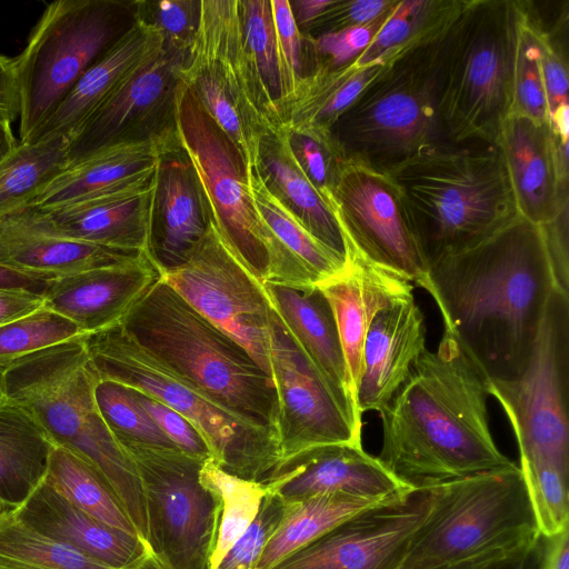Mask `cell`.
I'll use <instances>...</instances> for the list:
<instances>
[{
    "instance_id": "cell-1",
    "label": "cell",
    "mask_w": 569,
    "mask_h": 569,
    "mask_svg": "<svg viewBox=\"0 0 569 569\" xmlns=\"http://www.w3.org/2000/svg\"><path fill=\"white\" fill-rule=\"evenodd\" d=\"M417 286L430 293L445 330L489 380L515 379L556 289L543 226L519 214L431 262Z\"/></svg>"
},
{
    "instance_id": "cell-2",
    "label": "cell",
    "mask_w": 569,
    "mask_h": 569,
    "mask_svg": "<svg viewBox=\"0 0 569 569\" xmlns=\"http://www.w3.org/2000/svg\"><path fill=\"white\" fill-rule=\"evenodd\" d=\"M489 397V379L443 330L437 350L420 355L407 381L379 411L382 446L377 458L412 489L513 466L492 438Z\"/></svg>"
},
{
    "instance_id": "cell-3",
    "label": "cell",
    "mask_w": 569,
    "mask_h": 569,
    "mask_svg": "<svg viewBox=\"0 0 569 569\" xmlns=\"http://www.w3.org/2000/svg\"><path fill=\"white\" fill-rule=\"evenodd\" d=\"M523 0H462L437 42L433 82L446 142L496 144L511 114Z\"/></svg>"
},
{
    "instance_id": "cell-4",
    "label": "cell",
    "mask_w": 569,
    "mask_h": 569,
    "mask_svg": "<svg viewBox=\"0 0 569 569\" xmlns=\"http://www.w3.org/2000/svg\"><path fill=\"white\" fill-rule=\"evenodd\" d=\"M148 353L244 421L277 436L272 378L162 279L119 323Z\"/></svg>"
},
{
    "instance_id": "cell-5",
    "label": "cell",
    "mask_w": 569,
    "mask_h": 569,
    "mask_svg": "<svg viewBox=\"0 0 569 569\" xmlns=\"http://www.w3.org/2000/svg\"><path fill=\"white\" fill-rule=\"evenodd\" d=\"M389 174L427 268L519 216L497 144L445 143Z\"/></svg>"
},
{
    "instance_id": "cell-6",
    "label": "cell",
    "mask_w": 569,
    "mask_h": 569,
    "mask_svg": "<svg viewBox=\"0 0 569 569\" xmlns=\"http://www.w3.org/2000/svg\"><path fill=\"white\" fill-rule=\"evenodd\" d=\"M98 381L83 335H79L0 369V396L28 409L54 446L92 466L132 520L141 477L99 411Z\"/></svg>"
},
{
    "instance_id": "cell-7",
    "label": "cell",
    "mask_w": 569,
    "mask_h": 569,
    "mask_svg": "<svg viewBox=\"0 0 569 569\" xmlns=\"http://www.w3.org/2000/svg\"><path fill=\"white\" fill-rule=\"evenodd\" d=\"M440 37L386 61L338 118L330 137L343 162L390 173L448 143L437 113L433 82Z\"/></svg>"
},
{
    "instance_id": "cell-8",
    "label": "cell",
    "mask_w": 569,
    "mask_h": 569,
    "mask_svg": "<svg viewBox=\"0 0 569 569\" xmlns=\"http://www.w3.org/2000/svg\"><path fill=\"white\" fill-rule=\"evenodd\" d=\"M134 20V1L58 0L47 4L24 49L13 58L21 96V143L29 142Z\"/></svg>"
},
{
    "instance_id": "cell-9",
    "label": "cell",
    "mask_w": 569,
    "mask_h": 569,
    "mask_svg": "<svg viewBox=\"0 0 569 569\" xmlns=\"http://www.w3.org/2000/svg\"><path fill=\"white\" fill-rule=\"evenodd\" d=\"M520 468L437 486L432 509L395 569H433L537 535Z\"/></svg>"
},
{
    "instance_id": "cell-10",
    "label": "cell",
    "mask_w": 569,
    "mask_h": 569,
    "mask_svg": "<svg viewBox=\"0 0 569 569\" xmlns=\"http://www.w3.org/2000/svg\"><path fill=\"white\" fill-rule=\"evenodd\" d=\"M99 379H109L167 405L204 437L212 459L224 466L264 463L280 456L277 436L227 410L142 349L118 323L83 335Z\"/></svg>"
},
{
    "instance_id": "cell-11",
    "label": "cell",
    "mask_w": 569,
    "mask_h": 569,
    "mask_svg": "<svg viewBox=\"0 0 569 569\" xmlns=\"http://www.w3.org/2000/svg\"><path fill=\"white\" fill-rule=\"evenodd\" d=\"M176 127L178 140L204 192L214 228L238 260L263 283L274 238L256 208L249 166L183 80L177 93Z\"/></svg>"
},
{
    "instance_id": "cell-12",
    "label": "cell",
    "mask_w": 569,
    "mask_h": 569,
    "mask_svg": "<svg viewBox=\"0 0 569 569\" xmlns=\"http://www.w3.org/2000/svg\"><path fill=\"white\" fill-rule=\"evenodd\" d=\"M569 296L555 289L529 360L511 380H489L520 458L546 460L569 473Z\"/></svg>"
},
{
    "instance_id": "cell-13",
    "label": "cell",
    "mask_w": 569,
    "mask_h": 569,
    "mask_svg": "<svg viewBox=\"0 0 569 569\" xmlns=\"http://www.w3.org/2000/svg\"><path fill=\"white\" fill-rule=\"evenodd\" d=\"M182 80L209 116L239 114L260 140L282 124L247 49L239 0H201Z\"/></svg>"
},
{
    "instance_id": "cell-14",
    "label": "cell",
    "mask_w": 569,
    "mask_h": 569,
    "mask_svg": "<svg viewBox=\"0 0 569 569\" xmlns=\"http://www.w3.org/2000/svg\"><path fill=\"white\" fill-rule=\"evenodd\" d=\"M161 279L270 376L271 305L262 283L230 251L213 222L190 259Z\"/></svg>"
},
{
    "instance_id": "cell-15",
    "label": "cell",
    "mask_w": 569,
    "mask_h": 569,
    "mask_svg": "<svg viewBox=\"0 0 569 569\" xmlns=\"http://www.w3.org/2000/svg\"><path fill=\"white\" fill-rule=\"evenodd\" d=\"M331 209L346 244L417 284L427 270L401 192L389 173L341 163Z\"/></svg>"
},
{
    "instance_id": "cell-16",
    "label": "cell",
    "mask_w": 569,
    "mask_h": 569,
    "mask_svg": "<svg viewBox=\"0 0 569 569\" xmlns=\"http://www.w3.org/2000/svg\"><path fill=\"white\" fill-rule=\"evenodd\" d=\"M269 361L278 397L280 455L327 443H361V420L336 396L273 309Z\"/></svg>"
},
{
    "instance_id": "cell-17",
    "label": "cell",
    "mask_w": 569,
    "mask_h": 569,
    "mask_svg": "<svg viewBox=\"0 0 569 569\" xmlns=\"http://www.w3.org/2000/svg\"><path fill=\"white\" fill-rule=\"evenodd\" d=\"M188 51L159 54L69 138L68 166L112 144L177 137V93Z\"/></svg>"
},
{
    "instance_id": "cell-18",
    "label": "cell",
    "mask_w": 569,
    "mask_h": 569,
    "mask_svg": "<svg viewBox=\"0 0 569 569\" xmlns=\"http://www.w3.org/2000/svg\"><path fill=\"white\" fill-rule=\"evenodd\" d=\"M436 496L437 486L412 489L366 508L272 569H395Z\"/></svg>"
},
{
    "instance_id": "cell-19",
    "label": "cell",
    "mask_w": 569,
    "mask_h": 569,
    "mask_svg": "<svg viewBox=\"0 0 569 569\" xmlns=\"http://www.w3.org/2000/svg\"><path fill=\"white\" fill-rule=\"evenodd\" d=\"M211 223L194 167L177 138L158 154L146 253L161 274L176 270L190 259Z\"/></svg>"
},
{
    "instance_id": "cell-20",
    "label": "cell",
    "mask_w": 569,
    "mask_h": 569,
    "mask_svg": "<svg viewBox=\"0 0 569 569\" xmlns=\"http://www.w3.org/2000/svg\"><path fill=\"white\" fill-rule=\"evenodd\" d=\"M152 181L153 176L124 189L68 206L27 207L12 217L42 233L146 252Z\"/></svg>"
},
{
    "instance_id": "cell-21",
    "label": "cell",
    "mask_w": 569,
    "mask_h": 569,
    "mask_svg": "<svg viewBox=\"0 0 569 569\" xmlns=\"http://www.w3.org/2000/svg\"><path fill=\"white\" fill-rule=\"evenodd\" d=\"M496 144L518 213L537 224L550 223L568 207V164L549 122L511 113Z\"/></svg>"
},
{
    "instance_id": "cell-22",
    "label": "cell",
    "mask_w": 569,
    "mask_h": 569,
    "mask_svg": "<svg viewBox=\"0 0 569 569\" xmlns=\"http://www.w3.org/2000/svg\"><path fill=\"white\" fill-rule=\"evenodd\" d=\"M317 286L333 312L347 368L348 388L357 408L356 395L367 331L380 310L413 296V283L375 264L347 244L343 268Z\"/></svg>"
},
{
    "instance_id": "cell-23",
    "label": "cell",
    "mask_w": 569,
    "mask_h": 569,
    "mask_svg": "<svg viewBox=\"0 0 569 569\" xmlns=\"http://www.w3.org/2000/svg\"><path fill=\"white\" fill-rule=\"evenodd\" d=\"M162 278L148 258L51 279L44 307L72 321L82 335L120 323L124 315Z\"/></svg>"
},
{
    "instance_id": "cell-24",
    "label": "cell",
    "mask_w": 569,
    "mask_h": 569,
    "mask_svg": "<svg viewBox=\"0 0 569 569\" xmlns=\"http://www.w3.org/2000/svg\"><path fill=\"white\" fill-rule=\"evenodd\" d=\"M425 350V317L413 296L380 310L363 341L356 395L359 413L379 412L407 381Z\"/></svg>"
},
{
    "instance_id": "cell-25",
    "label": "cell",
    "mask_w": 569,
    "mask_h": 569,
    "mask_svg": "<svg viewBox=\"0 0 569 569\" xmlns=\"http://www.w3.org/2000/svg\"><path fill=\"white\" fill-rule=\"evenodd\" d=\"M159 31L136 16L130 29L68 92L28 143L70 138L100 107L122 89L162 50Z\"/></svg>"
},
{
    "instance_id": "cell-26",
    "label": "cell",
    "mask_w": 569,
    "mask_h": 569,
    "mask_svg": "<svg viewBox=\"0 0 569 569\" xmlns=\"http://www.w3.org/2000/svg\"><path fill=\"white\" fill-rule=\"evenodd\" d=\"M290 457L296 462L280 488L287 498L302 500L315 496L346 495L383 502L412 490L377 457L366 452L361 443L320 445Z\"/></svg>"
},
{
    "instance_id": "cell-27",
    "label": "cell",
    "mask_w": 569,
    "mask_h": 569,
    "mask_svg": "<svg viewBox=\"0 0 569 569\" xmlns=\"http://www.w3.org/2000/svg\"><path fill=\"white\" fill-rule=\"evenodd\" d=\"M271 308L336 396L361 420L348 388L332 309L318 286L263 282Z\"/></svg>"
},
{
    "instance_id": "cell-28",
    "label": "cell",
    "mask_w": 569,
    "mask_h": 569,
    "mask_svg": "<svg viewBox=\"0 0 569 569\" xmlns=\"http://www.w3.org/2000/svg\"><path fill=\"white\" fill-rule=\"evenodd\" d=\"M12 510L31 528L113 569H127L138 557V537L111 528L82 511L46 476Z\"/></svg>"
},
{
    "instance_id": "cell-29",
    "label": "cell",
    "mask_w": 569,
    "mask_h": 569,
    "mask_svg": "<svg viewBox=\"0 0 569 569\" xmlns=\"http://www.w3.org/2000/svg\"><path fill=\"white\" fill-rule=\"evenodd\" d=\"M167 141L122 142L68 166L29 207L57 208L114 192L151 178Z\"/></svg>"
},
{
    "instance_id": "cell-30",
    "label": "cell",
    "mask_w": 569,
    "mask_h": 569,
    "mask_svg": "<svg viewBox=\"0 0 569 569\" xmlns=\"http://www.w3.org/2000/svg\"><path fill=\"white\" fill-rule=\"evenodd\" d=\"M248 171L256 208L274 238L266 281L317 286L337 274L346 260L311 236L268 191L256 167Z\"/></svg>"
},
{
    "instance_id": "cell-31",
    "label": "cell",
    "mask_w": 569,
    "mask_h": 569,
    "mask_svg": "<svg viewBox=\"0 0 569 569\" xmlns=\"http://www.w3.org/2000/svg\"><path fill=\"white\" fill-rule=\"evenodd\" d=\"M253 167L268 191L303 228L346 260L347 244L338 220L296 163L282 124L262 136Z\"/></svg>"
},
{
    "instance_id": "cell-32",
    "label": "cell",
    "mask_w": 569,
    "mask_h": 569,
    "mask_svg": "<svg viewBox=\"0 0 569 569\" xmlns=\"http://www.w3.org/2000/svg\"><path fill=\"white\" fill-rule=\"evenodd\" d=\"M143 254L42 233L13 217L0 224V263L50 279L130 262Z\"/></svg>"
},
{
    "instance_id": "cell-33",
    "label": "cell",
    "mask_w": 569,
    "mask_h": 569,
    "mask_svg": "<svg viewBox=\"0 0 569 569\" xmlns=\"http://www.w3.org/2000/svg\"><path fill=\"white\" fill-rule=\"evenodd\" d=\"M54 443L32 413L0 396V501L22 503L44 478Z\"/></svg>"
},
{
    "instance_id": "cell-34",
    "label": "cell",
    "mask_w": 569,
    "mask_h": 569,
    "mask_svg": "<svg viewBox=\"0 0 569 569\" xmlns=\"http://www.w3.org/2000/svg\"><path fill=\"white\" fill-rule=\"evenodd\" d=\"M385 63L337 69L322 67L307 76L284 109L282 124L330 136V129Z\"/></svg>"
},
{
    "instance_id": "cell-35",
    "label": "cell",
    "mask_w": 569,
    "mask_h": 569,
    "mask_svg": "<svg viewBox=\"0 0 569 569\" xmlns=\"http://www.w3.org/2000/svg\"><path fill=\"white\" fill-rule=\"evenodd\" d=\"M377 503L380 502L346 495H323L299 500L268 537L254 569H272L348 518Z\"/></svg>"
},
{
    "instance_id": "cell-36",
    "label": "cell",
    "mask_w": 569,
    "mask_h": 569,
    "mask_svg": "<svg viewBox=\"0 0 569 569\" xmlns=\"http://www.w3.org/2000/svg\"><path fill=\"white\" fill-rule=\"evenodd\" d=\"M462 0H397L370 44L353 62L358 67L386 63L415 47L438 39Z\"/></svg>"
},
{
    "instance_id": "cell-37",
    "label": "cell",
    "mask_w": 569,
    "mask_h": 569,
    "mask_svg": "<svg viewBox=\"0 0 569 569\" xmlns=\"http://www.w3.org/2000/svg\"><path fill=\"white\" fill-rule=\"evenodd\" d=\"M69 138L19 143L0 163V224L29 207L40 191L68 167Z\"/></svg>"
},
{
    "instance_id": "cell-38",
    "label": "cell",
    "mask_w": 569,
    "mask_h": 569,
    "mask_svg": "<svg viewBox=\"0 0 569 569\" xmlns=\"http://www.w3.org/2000/svg\"><path fill=\"white\" fill-rule=\"evenodd\" d=\"M46 478L73 505L98 521L137 537L136 525L103 477L72 451L54 446Z\"/></svg>"
},
{
    "instance_id": "cell-39",
    "label": "cell",
    "mask_w": 569,
    "mask_h": 569,
    "mask_svg": "<svg viewBox=\"0 0 569 569\" xmlns=\"http://www.w3.org/2000/svg\"><path fill=\"white\" fill-rule=\"evenodd\" d=\"M243 39L262 88L282 123L295 88L279 44L271 0H239Z\"/></svg>"
},
{
    "instance_id": "cell-40",
    "label": "cell",
    "mask_w": 569,
    "mask_h": 569,
    "mask_svg": "<svg viewBox=\"0 0 569 569\" xmlns=\"http://www.w3.org/2000/svg\"><path fill=\"white\" fill-rule=\"evenodd\" d=\"M0 569H113L24 523L0 513Z\"/></svg>"
},
{
    "instance_id": "cell-41",
    "label": "cell",
    "mask_w": 569,
    "mask_h": 569,
    "mask_svg": "<svg viewBox=\"0 0 569 569\" xmlns=\"http://www.w3.org/2000/svg\"><path fill=\"white\" fill-rule=\"evenodd\" d=\"M198 481L222 501L219 535L209 561V569H217L258 517L264 491L257 482L226 471L211 458L200 465Z\"/></svg>"
},
{
    "instance_id": "cell-42",
    "label": "cell",
    "mask_w": 569,
    "mask_h": 569,
    "mask_svg": "<svg viewBox=\"0 0 569 569\" xmlns=\"http://www.w3.org/2000/svg\"><path fill=\"white\" fill-rule=\"evenodd\" d=\"M94 397L106 425L119 445L177 449L137 400L131 387L99 379Z\"/></svg>"
},
{
    "instance_id": "cell-43",
    "label": "cell",
    "mask_w": 569,
    "mask_h": 569,
    "mask_svg": "<svg viewBox=\"0 0 569 569\" xmlns=\"http://www.w3.org/2000/svg\"><path fill=\"white\" fill-rule=\"evenodd\" d=\"M520 471L539 535L551 538L569 528V473L540 459L520 458Z\"/></svg>"
},
{
    "instance_id": "cell-44",
    "label": "cell",
    "mask_w": 569,
    "mask_h": 569,
    "mask_svg": "<svg viewBox=\"0 0 569 569\" xmlns=\"http://www.w3.org/2000/svg\"><path fill=\"white\" fill-rule=\"evenodd\" d=\"M545 33L529 13L523 1L513 76V104L511 113L536 121L549 122L548 102L541 71Z\"/></svg>"
},
{
    "instance_id": "cell-45",
    "label": "cell",
    "mask_w": 569,
    "mask_h": 569,
    "mask_svg": "<svg viewBox=\"0 0 569 569\" xmlns=\"http://www.w3.org/2000/svg\"><path fill=\"white\" fill-rule=\"evenodd\" d=\"M82 335L78 327L46 307L0 325V369L23 356Z\"/></svg>"
},
{
    "instance_id": "cell-46",
    "label": "cell",
    "mask_w": 569,
    "mask_h": 569,
    "mask_svg": "<svg viewBox=\"0 0 569 569\" xmlns=\"http://www.w3.org/2000/svg\"><path fill=\"white\" fill-rule=\"evenodd\" d=\"M282 128L296 163L331 208V191L342 163L331 137L293 130L284 124Z\"/></svg>"
},
{
    "instance_id": "cell-47",
    "label": "cell",
    "mask_w": 569,
    "mask_h": 569,
    "mask_svg": "<svg viewBox=\"0 0 569 569\" xmlns=\"http://www.w3.org/2000/svg\"><path fill=\"white\" fill-rule=\"evenodd\" d=\"M136 16L154 27L163 44L188 51L197 32L201 0L134 1Z\"/></svg>"
},
{
    "instance_id": "cell-48",
    "label": "cell",
    "mask_w": 569,
    "mask_h": 569,
    "mask_svg": "<svg viewBox=\"0 0 569 569\" xmlns=\"http://www.w3.org/2000/svg\"><path fill=\"white\" fill-rule=\"evenodd\" d=\"M395 3L366 24L325 33L313 39L308 38L316 57L317 68L337 69L353 63L380 30Z\"/></svg>"
},
{
    "instance_id": "cell-49",
    "label": "cell",
    "mask_w": 569,
    "mask_h": 569,
    "mask_svg": "<svg viewBox=\"0 0 569 569\" xmlns=\"http://www.w3.org/2000/svg\"><path fill=\"white\" fill-rule=\"evenodd\" d=\"M133 392L143 409L177 449L200 461L212 459L204 437L193 423L159 400L136 389Z\"/></svg>"
},
{
    "instance_id": "cell-50",
    "label": "cell",
    "mask_w": 569,
    "mask_h": 569,
    "mask_svg": "<svg viewBox=\"0 0 569 569\" xmlns=\"http://www.w3.org/2000/svg\"><path fill=\"white\" fill-rule=\"evenodd\" d=\"M396 0H335L302 33L317 38L325 33L366 24L386 12Z\"/></svg>"
},
{
    "instance_id": "cell-51",
    "label": "cell",
    "mask_w": 569,
    "mask_h": 569,
    "mask_svg": "<svg viewBox=\"0 0 569 569\" xmlns=\"http://www.w3.org/2000/svg\"><path fill=\"white\" fill-rule=\"evenodd\" d=\"M271 6L279 44L296 94L302 80L308 76L306 53L310 50V43L299 31L288 0H271Z\"/></svg>"
},
{
    "instance_id": "cell-52",
    "label": "cell",
    "mask_w": 569,
    "mask_h": 569,
    "mask_svg": "<svg viewBox=\"0 0 569 569\" xmlns=\"http://www.w3.org/2000/svg\"><path fill=\"white\" fill-rule=\"evenodd\" d=\"M541 71L550 118L556 110L569 106V77L565 53L550 43L546 33L542 42Z\"/></svg>"
},
{
    "instance_id": "cell-53",
    "label": "cell",
    "mask_w": 569,
    "mask_h": 569,
    "mask_svg": "<svg viewBox=\"0 0 569 569\" xmlns=\"http://www.w3.org/2000/svg\"><path fill=\"white\" fill-rule=\"evenodd\" d=\"M542 226L555 288L569 296L568 207L550 223Z\"/></svg>"
},
{
    "instance_id": "cell-54",
    "label": "cell",
    "mask_w": 569,
    "mask_h": 569,
    "mask_svg": "<svg viewBox=\"0 0 569 569\" xmlns=\"http://www.w3.org/2000/svg\"><path fill=\"white\" fill-rule=\"evenodd\" d=\"M267 539V523L258 515L244 533L229 549L217 569H254Z\"/></svg>"
},
{
    "instance_id": "cell-55",
    "label": "cell",
    "mask_w": 569,
    "mask_h": 569,
    "mask_svg": "<svg viewBox=\"0 0 569 569\" xmlns=\"http://www.w3.org/2000/svg\"><path fill=\"white\" fill-rule=\"evenodd\" d=\"M21 96L13 58L0 53V122L20 117Z\"/></svg>"
},
{
    "instance_id": "cell-56",
    "label": "cell",
    "mask_w": 569,
    "mask_h": 569,
    "mask_svg": "<svg viewBox=\"0 0 569 569\" xmlns=\"http://www.w3.org/2000/svg\"><path fill=\"white\" fill-rule=\"evenodd\" d=\"M539 537L540 535L537 533L525 539L499 543L463 560L433 569H490Z\"/></svg>"
},
{
    "instance_id": "cell-57",
    "label": "cell",
    "mask_w": 569,
    "mask_h": 569,
    "mask_svg": "<svg viewBox=\"0 0 569 569\" xmlns=\"http://www.w3.org/2000/svg\"><path fill=\"white\" fill-rule=\"evenodd\" d=\"M44 307L42 295L0 289V325L26 317Z\"/></svg>"
},
{
    "instance_id": "cell-58",
    "label": "cell",
    "mask_w": 569,
    "mask_h": 569,
    "mask_svg": "<svg viewBox=\"0 0 569 569\" xmlns=\"http://www.w3.org/2000/svg\"><path fill=\"white\" fill-rule=\"evenodd\" d=\"M51 279L0 263V289L23 290L42 295Z\"/></svg>"
},
{
    "instance_id": "cell-59",
    "label": "cell",
    "mask_w": 569,
    "mask_h": 569,
    "mask_svg": "<svg viewBox=\"0 0 569 569\" xmlns=\"http://www.w3.org/2000/svg\"><path fill=\"white\" fill-rule=\"evenodd\" d=\"M543 539L539 569H569V528Z\"/></svg>"
},
{
    "instance_id": "cell-60",
    "label": "cell",
    "mask_w": 569,
    "mask_h": 569,
    "mask_svg": "<svg viewBox=\"0 0 569 569\" xmlns=\"http://www.w3.org/2000/svg\"><path fill=\"white\" fill-rule=\"evenodd\" d=\"M335 0H291L290 9L302 33L333 3Z\"/></svg>"
},
{
    "instance_id": "cell-61",
    "label": "cell",
    "mask_w": 569,
    "mask_h": 569,
    "mask_svg": "<svg viewBox=\"0 0 569 569\" xmlns=\"http://www.w3.org/2000/svg\"><path fill=\"white\" fill-rule=\"evenodd\" d=\"M542 551V537L490 569H539Z\"/></svg>"
},
{
    "instance_id": "cell-62",
    "label": "cell",
    "mask_w": 569,
    "mask_h": 569,
    "mask_svg": "<svg viewBox=\"0 0 569 569\" xmlns=\"http://www.w3.org/2000/svg\"><path fill=\"white\" fill-rule=\"evenodd\" d=\"M12 132L11 123L0 122V163L7 159L19 146Z\"/></svg>"
},
{
    "instance_id": "cell-63",
    "label": "cell",
    "mask_w": 569,
    "mask_h": 569,
    "mask_svg": "<svg viewBox=\"0 0 569 569\" xmlns=\"http://www.w3.org/2000/svg\"><path fill=\"white\" fill-rule=\"evenodd\" d=\"M7 508H8V507H7L3 502H1V501H0V513H1L2 511H4Z\"/></svg>"
}]
</instances>
